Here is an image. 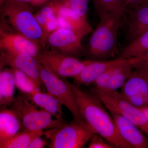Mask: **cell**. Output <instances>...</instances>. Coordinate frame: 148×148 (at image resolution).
I'll list each match as a JSON object with an SVG mask.
<instances>
[{
    "label": "cell",
    "instance_id": "29",
    "mask_svg": "<svg viewBox=\"0 0 148 148\" xmlns=\"http://www.w3.org/2000/svg\"><path fill=\"white\" fill-rule=\"evenodd\" d=\"M116 66L109 69L108 71L105 72L104 73L101 75L99 77H98L93 84L95 85V87L98 88H103V89L108 88L109 83H110L111 76H112L113 72L114 69Z\"/></svg>",
    "mask_w": 148,
    "mask_h": 148
},
{
    "label": "cell",
    "instance_id": "10",
    "mask_svg": "<svg viewBox=\"0 0 148 148\" xmlns=\"http://www.w3.org/2000/svg\"><path fill=\"white\" fill-rule=\"evenodd\" d=\"M1 69L5 66L21 71L32 78L41 86V79L38 64L36 58L25 53H15L2 51L0 57Z\"/></svg>",
    "mask_w": 148,
    "mask_h": 148
},
{
    "label": "cell",
    "instance_id": "28",
    "mask_svg": "<svg viewBox=\"0 0 148 148\" xmlns=\"http://www.w3.org/2000/svg\"><path fill=\"white\" fill-rule=\"evenodd\" d=\"M88 148H115V147L98 133H95L89 141Z\"/></svg>",
    "mask_w": 148,
    "mask_h": 148
},
{
    "label": "cell",
    "instance_id": "20",
    "mask_svg": "<svg viewBox=\"0 0 148 148\" xmlns=\"http://www.w3.org/2000/svg\"><path fill=\"white\" fill-rule=\"evenodd\" d=\"M98 16L108 14L122 19L126 14L123 0H93Z\"/></svg>",
    "mask_w": 148,
    "mask_h": 148
},
{
    "label": "cell",
    "instance_id": "33",
    "mask_svg": "<svg viewBox=\"0 0 148 148\" xmlns=\"http://www.w3.org/2000/svg\"><path fill=\"white\" fill-rule=\"evenodd\" d=\"M142 111L148 121V106L139 108Z\"/></svg>",
    "mask_w": 148,
    "mask_h": 148
},
{
    "label": "cell",
    "instance_id": "14",
    "mask_svg": "<svg viewBox=\"0 0 148 148\" xmlns=\"http://www.w3.org/2000/svg\"><path fill=\"white\" fill-rule=\"evenodd\" d=\"M110 113L120 135L133 148H148V138L133 123L117 113Z\"/></svg>",
    "mask_w": 148,
    "mask_h": 148
},
{
    "label": "cell",
    "instance_id": "1",
    "mask_svg": "<svg viewBox=\"0 0 148 148\" xmlns=\"http://www.w3.org/2000/svg\"><path fill=\"white\" fill-rule=\"evenodd\" d=\"M80 111L87 124L116 148H133L120 135L113 119L102 101L94 93L82 90L70 82Z\"/></svg>",
    "mask_w": 148,
    "mask_h": 148
},
{
    "label": "cell",
    "instance_id": "15",
    "mask_svg": "<svg viewBox=\"0 0 148 148\" xmlns=\"http://www.w3.org/2000/svg\"><path fill=\"white\" fill-rule=\"evenodd\" d=\"M126 61L127 59L119 58L114 60L106 61L93 60L84 68L77 76L74 78V84L78 86H88L93 84L97 79L106 71L112 67L123 64Z\"/></svg>",
    "mask_w": 148,
    "mask_h": 148
},
{
    "label": "cell",
    "instance_id": "13",
    "mask_svg": "<svg viewBox=\"0 0 148 148\" xmlns=\"http://www.w3.org/2000/svg\"><path fill=\"white\" fill-rule=\"evenodd\" d=\"M56 15L58 23V29L71 30L86 35L92 31V28L88 22L86 17H83L64 5L60 0H55Z\"/></svg>",
    "mask_w": 148,
    "mask_h": 148
},
{
    "label": "cell",
    "instance_id": "21",
    "mask_svg": "<svg viewBox=\"0 0 148 148\" xmlns=\"http://www.w3.org/2000/svg\"><path fill=\"white\" fill-rule=\"evenodd\" d=\"M148 52V30L130 42L122 51L119 58L139 57Z\"/></svg>",
    "mask_w": 148,
    "mask_h": 148
},
{
    "label": "cell",
    "instance_id": "19",
    "mask_svg": "<svg viewBox=\"0 0 148 148\" xmlns=\"http://www.w3.org/2000/svg\"><path fill=\"white\" fill-rule=\"evenodd\" d=\"M15 78L12 69L1 70L0 73V106H10L14 98Z\"/></svg>",
    "mask_w": 148,
    "mask_h": 148
},
{
    "label": "cell",
    "instance_id": "11",
    "mask_svg": "<svg viewBox=\"0 0 148 148\" xmlns=\"http://www.w3.org/2000/svg\"><path fill=\"white\" fill-rule=\"evenodd\" d=\"M1 51L30 54L36 58L40 51L38 42L15 32L0 30Z\"/></svg>",
    "mask_w": 148,
    "mask_h": 148
},
{
    "label": "cell",
    "instance_id": "30",
    "mask_svg": "<svg viewBox=\"0 0 148 148\" xmlns=\"http://www.w3.org/2000/svg\"><path fill=\"white\" fill-rule=\"evenodd\" d=\"M126 10L147 3L148 0H123Z\"/></svg>",
    "mask_w": 148,
    "mask_h": 148
},
{
    "label": "cell",
    "instance_id": "31",
    "mask_svg": "<svg viewBox=\"0 0 148 148\" xmlns=\"http://www.w3.org/2000/svg\"><path fill=\"white\" fill-rule=\"evenodd\" d=\"M47 144L46 141L41 138L40 137H37L32 140L28 148H43Z\"/></svg>",
    "mask_w": 148,
    "mask_h": 148
},
{
    "label": "cell",
    "instance_id": "34",
    "mask_svg": "<svg viewBox=\"0 0 148 148\" xmlns=\"http://www.w3.org/2000/svg\"><path fill=\"white\" fill-rule=\"evenodd\" d=\"M135 71H138L140 74H141L143 77L146 78L148 80V71H140L135 70Z\"/></svg>",
    "mask_w": 148,
    "mask_h": 148
},
{
    "label": "cell",
    "instance_id": "26",
    "mask_svg": "<svg viewBox=\"0 0 148 148\" xmlns=\"http://www.w3.org/2000/svg\"><path fill=\"white\" fill-rule=\"evenodd\" d=\"M64 5L83 17H86L89 0H60Z\"/></svg>",
    "mask_w": 148,
    "mask_h": 148
},
{
    "label": "cell",
    "instance_id": "23",
    "mask_svg": "<svg viewBox=\"0 0 148 148\" xmlns=\"http://www.w3.org/2000/svg\"><path fill=\"white\" fill-rule=\"evenodd\" d=\"M133 69L127 59L126 62L115 67L108 89L117 90L122 88L133 73Z\"/></svg>",
    "mask_w": 148,
    "mask_h": 148
},
{
    "label": "cell",
    "instance_id": "18",
    "mask_svg": "<svg viewBox=\"0 0 148 148\" xmlns=\"http://www.w3.org/2000/svg\"><path fill=\"white\" fill-rule=\"evenodd\" d=\"M27 95L35 105L47 111L56 119L64 120L63 116L64 115L62 108L63 106L50 93L42 92L41 90Z\"/></svg>",
    "mask_w": 148,
    "mask_h": 148
},
{
    "label": "cell",
    "instance_id": "35",
    "mask_svg": "<svg viewBox=\"0 0 148 148\" xmlns=\"http://www.w3.org/2000/svg\"><path fill=\"white\" fill-rule=\"evenodd\" d=\"M47 1L48 0H38L39 6L41 5Z\"/></svg>",
    "mask_w": 148,
    "mask_h": 148
},
{
    "label": "cell",
    "instance_id": "24",
    "mask_svg": "<svg viewBox=\"0 0 148 148\" xmlns=\"http://www.w3.org/2000/svg\"><path fill=\"white\" fill-rule=\"evenodd\" d=\"M11 69L15 78V85L21 92L26 95H30L41 90V86L29 76L17 69Z\"/></svg>",
    "mask_w": 148,
    "mask_h": 148
},
{
    "label": "cell",
    "instance_id": "32",
    "mask_svg": "<svg viewBox=\"0 0 148 148\" xmlns=\"http://www.w3.org/2000/svg\"><path fill=\"white\" fill-rule=\"evenodd\" d=\"M19 2L26 3H30L34 6H39L38 0H12Z\"/></svg>",
    "mask_w": 148,
    "mask_h": 148
},
{
    "label": "cell",
    "instance_id": "9",
    "mask_svg": "<svg viewBox=\"0 0 148 148\" xmlns=\"http://www.w3.org/2000/svg\"><path fill=\"white\" fill-rule=\"evenodd\" d=\"M85 36L73 30L57 29L48 36L45 43L52 49L73 56L78 55L83 50L82 40Z\"/></svg>",
    "mask_w": 148,
    "mask_h": 148
},
{
    "label": "cell",
    "instance_id": "25",
    "mask_svg": "<svg viewBox=\"0 0 148 148\" xmlns=\"http://www.w3.org/2000/svg\"><path fill=\"white\" fill-rule=\"evenodd\" d=\"M56 2L55 0H51L34 14L35 18L42 29L48 19L56 15Z\"/></svg>",
    "mask_w": 148,
    "mask_h": 148
},
{
    "label": "cell",
    "instance_id": "22",
    "mask_svg": "<svg viewBox=\"0 0 148 148\" xmlns=\"http://www.w3.org/2000/svg\"><path fill=\"white\" fill-rule=\"evenodd\" d=\"M43 130L30 131L22 130L0 145L1 148H27L32 140L44 134Z\"/></svg>",
    "mask_w": 148,
    "mask_h": 148
},
{
    "label": "cell",
    "instance_id": "4",
    "mask_svg": "<svg viewBox=\"0 0 148 148\" xmlns=\"http://www.w3.org/2000/svg\"><path fill=\"white\" fill-rule=\"evenodd\" d=\"M95 133L87 123L74 119L70 123H65L48 129L44 135L50 140V148H82L84 147Z\"/></svg>",
    "mask_w": 148,
    "mask_h": 148
},
{
    "label": "cell",
    "instance_id": "16",
    "mask_svg": "<svg viewBox=\"0 0 148 148\" xmlns=\"http://www.w3.org/2000/svg\"><path fill=\"white\" fill-rule=\"evenodd\" d=\"M126 13L127 36L131 42L148 30V3L128 10Z\"/></svg>",
    "mask_w": 148,
    "mask_h": 148
},
{
    "label": "cell",
    "instance_id": "6",
    "mask_svg": "<svg viewBox=\"0 0 148 148\" xmlns=\"http://www.w3.org/2000/svg\"><path fill=\"white\" fill-rule=\"evenodd\" d=\"M102 101L109 112L117 113L133 123L148 135V121L139 108L130 104L117 90L95 87L91 89Z\"/></svg>",
    "mask_w": 148,
    "mask_h": 148
},
{
    "label": "cell",
    "instance_id": "2",
    "mask_svg": "<svg viewBox=\"0 0 148 148\" xmlns=\"http://www.w3.org/2000/svg\"><path fill=\"white\" fill-rule=\"evenodd\" d=\"M29 4L12 0H1L3 21L1 29L9 30L10 32L12 30L11 32L18 33L40 42L42 29L35 18L34 14L32 13Z\"/></svg>",
    "mask_w": 148,
    "mask_h": 148
},
{
    "label": "cell",
    "instance_id": "5",
    "mask_svg": "<svg viewBox=\"0 0 148 148\" xmlns=\"http://www.w3.org/2000/svg\"><path fill=\"white\" fill-rule=\"evenodd\" d=\"M27 95L14 98L10 106L21 121L23 130L34 131L49 129L65 123L64 120L56 119L47 111L39 110Z\"/></svg>",
    "mask_w": 148,
    "mask_h": 148
},
{
    "label": "cell",
    "instance_id": "27",
    "mask_svg": "<svg viewBox=\"0 0 148 148\" xmlns=\"http://www.w3.org/2000/svg\"><path fill=\"white\" fill-rule=\"evenodd\" d=\"M127 59L135 70L148 71V52L139 57Z\"/></svg>",
    "mask_w": 148,
    "mask_h": 148
},
{
    "label": "cell",
    "instance_id": "12",
    "mask_svg": "<svg viewBox=\"0 0 148 148\" xmlns=\"http://www.w3.org/2000/svg\"><path fill=\"white\" fill-rule=\"evenodd\" d=\"M121 95L137 108L148 106V80L136 71H134L121 88Z\"/></svg>",
    "mask_w": 148,
    "mask_h": 148
},
{
    "label": "cell",
    "instance_id": "3",
    "mask_svg": "<svg viewBox=\"0 0 148 148\" xmlns=\"http://www.w3.org/2000/svg\"><path fill=\"white\" fill-rule=\"evenodd\" d=\"M99 16L100 22L89 40V52L95 61H106L118 54L117 34L122 19L108 14Z\"/></svg>",
    "mask_w": 148,
    "mask_h": 148
},
{
    "label": "cell",
    "instance_id": "7",
    "mask_svg": "<svg viewBox=\"0 0 148 148\" xmlns=\"http://www.w3.org/2000/svg\"><path fill=\"white\" fill-rule=\"evenodd\" d=\"M36 60L38 64L60 78H75L93 60L82 61L73 56L52 49L40 50Z\"/></svg>",
    "mask_w": 148,
    "mask_h": 148
},
{
    "label": "cell",
    "instance_id": "8",
    "mask_svg": "<svg viewBox=\"0 0 148 148\" xmlns=\"http://www.w3.org/2000/svg\"><path fill=\"white\" fill-rule=\"evenodd\" d=\"M38 69L42 84L44 85L47 92L69 110L74 119L81 122H86L80 111L70 82L56 76L39 64Z\"/></svg>",
    "mask_w": 148,
    "mask_h": 148
},
{
    "label": "cell",
    "instance_id": "17",
    "mask_svg": "<svg viewBox=\"0 0 148 148\" xmlns=\"http://www.w3.org/2000/svg\"><path fill=\"white\" fill-rule=\"evenodd\" d=\"M22 128L20 119L13 110L2 108L0 111V145L9 140Z\"/></svg>",
    "mask_w": 148,
    "mask_h": 148
}]
</instances>
